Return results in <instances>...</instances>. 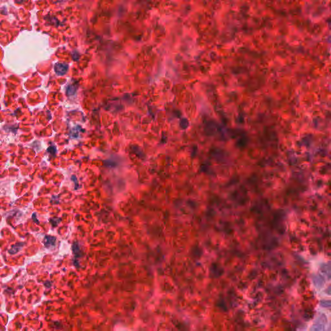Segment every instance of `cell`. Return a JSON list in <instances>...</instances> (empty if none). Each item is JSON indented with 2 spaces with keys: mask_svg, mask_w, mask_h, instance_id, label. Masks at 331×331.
<instances>
[{
  "mask_svg": "<svg viewBox=\"0 0 331 331\" xmlns=\"http://www.w3.org/2000/svg\"><path fill=\"white\" fill-rule=\"evenodd\" d=\"M327 323V316L324 314H320L315 320L309 331H325Z\"/></svg>",
  "mask_w": 331,
  "mask_h": 331,
  "instance_id": "6da1fadb",
  "label": "cell"
},
{
  "mask_svg": "<svg viewBox=\"0 0 331 331\" xmlns=\"http://www.w3.org/2000/svg\"><path fill=\"white\" fill-rule=\"evenodd\" d=\"M68 69H69L68 65L64 63H56L54 65V71L58 76H63L66 74Z\"/></svg>",
  "mask_w": 331,
  "mask_h": 331,
  "instance_id": "7a4b0ae2",
  "label": "cell"
},
{
  "mask_svg": "<svg viewBox=\"0 0 331 331\" xmlns=\"http://www.w3.org/2000/svg\"><path fill=\"white\" fill-rule=\"evenodd\" d=\"M56 243V237L51 235H46L44 238V245L47 248H51L52 246H55Z\"/></svg>",
  "mask_w": 331,
  "mask_h": 331,
  "instance_id": "3957f363",
  "label": "cell"
},
{
  "mask_svg": "<svg viewBox=\"0 0 331 331\" xmlns=\"http://www.w3.org/2000/svg\"><path fill=\"white\" fill-rule=\"evenodd\" d=\"M23 245H24V243H16L15 245L12 246L11 248L9 250V253L10 254H15L18 253V252L22 248Z\"/></svg>",
  "mask_w": 331,
  "mask_h": 331,
  "instance_id": "277c9868",
  "label": "cell"
},
{
  "mask_svg": "<svg viewBox=\"0 0 331 331\" xmlns=\"http://www.w3.org/2000/svg\"><path fill=\"white\" fill-rule=\"evenodd\" d=\"M314 285L317 288H321L324 284V280L322 277H316L314 280Z\"/></svg>",
  "mask_w": 331,
  "mask_h": 331,
  "instance_id": "5b68a950",
  "label": "cell"
},
{
  "mask_svg": "<svg viewBox=\"0 0 331 331\" xmlns=\"http://www.w3.org/2000/svg\"><path fill=\"white\" fill-rule=\"evenodd\" d=\"M319 303L320 306L324 308H329L331 306V301L330 300H322Z\"/></svg>",
  "mask_w": 331,
  "mask_h": 331,
  "instance_id": "8992f818",
  "label": "cell"
},
{
  "mask_svg": "<svg viewBox=\"0 0 331 331\" xmlns=\"http://www.w3.org/2000/svg\"><path fill=\"white\" fill-rule=\"evenodd\" d=\"M75 93V87L73 85H70L67 89V94L68 95H72Z\"/></svg>",
  "mask_w": 331,
  "mask_h": 331,
  "instance_id": "52a82bcc",
  "label": "cell"
}]
</instances>
